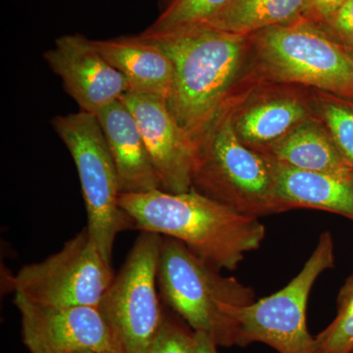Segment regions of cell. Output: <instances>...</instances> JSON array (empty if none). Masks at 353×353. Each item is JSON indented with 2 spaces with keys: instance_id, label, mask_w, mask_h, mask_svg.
Wrapping results in <instances>:
<instances>
[{
  "instance_id": "obj_1",
  "label": "cell",
  "mask_w": 353,
  "mask_h": 353,
  "mask_svg": "<svg viewBox=\"0 0 353 353\" xmlns=\"http://www.w3.org/2000/svg\"><path fill=\"white\" fill-rule=\"evenodd\" d=\"M119 203L134 227L180 241L219 270H236L266 236L259 218L239 212L194 188L182 194L163 190L122 194Z\"/></svg>"
},
{
  "instance_id": "obj_2",
  "label": "cell",
  "mask_w": 353,
  "mask_h": 353,
  "mask_svg": "<svg viewBox=\"0 0 353 353\" xmlns=\"http://www.w3.org/2000/svg\"><path fill=\"white\" fill-rule=\"evenodd\" d=\"M152 43L169 55L175 70L168 108L180 126L196 136L233 99L252 39L196 28Z\"/></svg>"
},
{
  "instance_id": "obj_3",
  "label": "cell",
  "mask_w": 353,
  "mask_h": 353,
  "mask_svg": "<svg viewBox=\"0 0 353 353\" xmlns=\"http://www.w3.org/2000/svg\"><path fill=\"white\" fill-rule=\"evenodd\" d=\"M236 99L194 136L192 188L253 217L285 212L276 196L270 158L245 145L234 130Z\"/></svg>"
},
{
  "instance_id": "obj_4",
  "label": "cell",
  "mask_w": 353,
  "mask_h": 353,
  "mask_svg": "<svg viewBox=\"0 0 353 353\" xmlns=\"http://www.w3.org/2000/svg\"><path fill=\"white\" fill-rule=\"evenodd\" d=\"M157 285L165 303L192 332L208 334L218 347L236 345L234 309L256 301L254 290L197 256L180 241L163 236Z\"/></svg>"
},
{
  "instance_id": "obj_5",
  "label": "cell",
  "mask_w": 353,
  "mask_h": 353,
  "mask_svg": "<svg viewBox=\"0 0 353 353\" xmlns=\"http://www.w3.org/2000/svg\"><path fill=\"white\" fill-rule=\"evenodd\" d=\"M252 48L272 80L353 97V57L319 26L299 17L252 34Z\"/></svg>"
},
{
  "instance_id": "obj_6",
  "label": "cell",
  "mask_w": 353,
  "mask_h": 353,
  "mask_svg": "<svg viewBox=\"0 0 353 353\" xmlns=\"http://www.w3.org/2000/svg\"><path fill=\"white\" fill-rule=\"evenodd\" d=\"M51 126L78 171L90 239L111 262L116 238L134 224L120 206L119 178L101 124L97 116L80 110L55 116Z\"/></svg>"
},
{
  "instance_id": "obj_7",
  "label": "cell",
  "mask_w": 353,
  "mask_h": 353,
  "mask_svg": "<svg viewBox=\"0 0 353 353\" xmlns=\"http://www.w3.org/2000/svg\"><path fill=\"white\" fill-rule=\"evenodd\" d=\"M162 241L163 236L143 232L97 306L119 353H150L161 328L157 273Z\"/></svg>"
},
{
  "instance_id": "obj_8",
  "label": "cell",
  "mask_w": 353,
  "mask_h": 353,
  "mask_svg": "<svg viewBox=\"0 0 353 353\" xmlns=\"http://www.w3.org/2000/svg\"><path fill=\"white\" fill-rule=\"evenodd\" d=\"M334 266L333 236L324 232L289 284L271 296L234 309L236 345L261 343L278 353H314V338L309 334L306 321L309 296L316 280Z\"/></svg>"
},
{
  "instance_id": "obj_9",
  "label": "cell",
  "mask_w": 353,
  "mask_h": 353,
  "mask_svg": "<svg viewBox=\"0 0 353 353\" xmlns=\"http://www.w3.org/2000/svg\"><path fill=\"white\" fill-rule=\"evenodd\" d=\"M114 277L110 262L102 256L85 227L59 252L23 266L12 284L15 292L41 305L97 307Z\"/></svg>"
},
{
  "instance_id": "obj_10",
  "label": "cell",
  "mask_w": 353,
  "mask_h": 353,
  "mask_svg": "<svg viewBox=\"0 0 353 353\" xmlns=\"http://www.w3.org/2000/svg\"><path fill=\"white\" fill-rule=\"evenodd\" d=\"M23 341L31 353H119L110 328L94 306L41 305L15 292Z\"/></svg>"
},
{
  "instance_id": "obj_11",
  "label": "cell",
  "mask_w": 353,
  "mask_h": 353,
  "mask_svg": "<svg viewBox=\"0 0 353 353\" xmlns=\"http://www.w3.org/2000/svg\"><path fill=\"white\" fill-rule=\"evenodd\" d=\"M122 101L137 121L162 190L171 194L189 192L196 152L194 137L176 122L166 99L128 92Z\"/></svg>"
},
{
  "instance_id": "obj_12",
  "label": "cell",
  "mask_w": 353,
  "mask_h": 353,
  "mask_svg": "<svg viewBox=\"0 0 353 353\" xmlns=\"http://www.w3.org/2000/svg\"><path fill=\"white\" fill-rule=\"evenodd\" d=\"M43 58L83 112L97 116L130 90L124 76L83 34L60 37Z\"/></svg>"
},
{
  "instance_id": "obj_13",
  "label": "cell",
  "mask_w": 353,
  "mask_h": 353,
  "mask_svg": "<svg viewBox=\"0 0 353 353\" xmlns=\"http://www.w3.org/2000/svg\"><path fill=\"white\" fill-rule=\"evenodd\" d=\"M97 118L117 170L121 194L162 190L137 121L124 101L106 106Z\"/></svg>"
},
{
  "instance_id": "obj_14",
  "label": "cell",
  "mask_w": 353,
  "mask_h": 353,
  "mask_svg": "<svg viewBox=\"0 0 353 353\" xmlns=\"http://www.w3.org/2000/svg\"><path fill=\"white\" fill-rule=\"evenodd\" d=\"M94 48L126 79L129 92L168 99L173 88V62L158 44L139 36L92 39Z\"/></svg>"
},
{
  "instance_id": "obj_15",
  "label": "cell",
  "mask_w": 353,
  "mask_h": 353,
  "mask_svg": "<svg viewBox=\"0 0 353 353\" xmlns=\"http://www.w3.org/2000/svg\"><path fill=\"white\" fill-rule=\"evenodd\" d=\"M271 161L276 196L285 211L320 209L353 222V178L301 170Z\"/></svg>"
},
{
  "instance_id": "obj_16",
  "label": "cell",
  "mask_w": 353,
  "mask_h": 353,
  "mask_svg": "<svg viewBox=\"0 0 353 353\" xmlns=\"http://www.w3.org/2000/svg\"><path fill=\"white\" fill-rule=\"evenodd\" d=\"M309 118L306 104L292 95L264 97L243 106L236 99L234 127L245 145L263 153Z\"/></svg>"
},
{
  "instance_id": "obj_17",
  "label": "cell",
  "mask_w": 353,
  "mask_h": 353,
  "mask_svg": "<svg viewBox=\"0 0 353 353\" xmlns=\"http://www.w3.org/2000/svg\"><path fill=\"white\" fill-rule=\"evenodd\" d=\"M263 154L301 170L353 178V169L339 152L327 129L311 118Z\"/></svg>"
},
{
  "instance_id": "obj_18",
  "label": "cell",
  "mask_w": 353,
  "mask_h": 353,
  "mask_svg": "<svg viewBox=\"0 0 353 353\" xmlns=\"http://www.w3.org/2000/svg\"><path fill=\"white\" fill-rule=\"evenodd\" d=\"M304 2L305 0H232L222 11L199 28L252 36L261 30L301 17Z\"/></svg>"
},
{
  "instance_id": "obj_19",
  "label": "cell",
  "mask_w": 353,
  "mask_h": 353,
  "mask_svg": "<svg viewBox=\"0 0 353 353\" xmlns=\"http://www.w3.org/2000/svg\"><path fill=\"white\" fill-rule=\"evenodd\" d=\"M232 0H169L152 25L139 34L146 41H158L190 31L208 22Z\"/></svg>"
},
{
  "instance_id": "obj_20",
  "label": "cell",
  "mask_w": 353,
  "mask_h": 353,
  "mask_svg": "<svg viewBox=\"0 0 353 353\" xmlns=\"http://www.w3.org/2000/svg\"><path fill=\"white\" fill-rule=\"evenodd\" d=\"M336 305L333 322L314 338V353L353 352V273L341 287Z\"/></svg>"
},
{
  "instance_id": "obj_21",
  "label": "cell",
  "mask_w": 353,
  "mask_h": 353,
  "mask_svg": "<svg viewBox=\"0 0 353 353\" xmlns=\"http://www.w3.org/2000/svg\"><path fill=\"white\" fill-rule=\"evenodd\" d=\"M318 109L334 145L353 169V108L323 99Z\"/></svg>"
},
{
  "instance_id": "obj_22",
  "label": "cell",
  "mask_w": 353,
  "mask_h": 353,
  "mask_svg": "<svg viewBox=\"0 0 353 353\" xmlns=\"http://www.w3.org/2000/svg\"><path fill=\"white\" fill-rule=\"evenodd\" d=\"M192 334L165 316L150 353H194Z\"/></svg>"
},
{
  "instance_id": "obj_23",
  "label": "cell",
  "mask_w": 353,
  "mask_h": 353,
  "mask_svg": "<svg viewBox=\"0 0 353 353\" xmlns=\"http://www.w3.org/2000/svg\"><path fill=\"white\" fill-rule=\"evenodd\" d=\"M318 26L348 50L353 43V0H345L328 19Z\"/></svg>"
},
{
  "instance_id": "obj_24",
  "label": "cell",
  "mask_w": 353,
  "mask_h": 353,
  "mask_svg": "<svg viewBox=\"0 0 353 353\" xmlns=\"http://www.w3.org/2000/svg\"><path fill=\"white\" fill-rule=\"evenodd\" d=\"M345 0H305L301 17L321 25Z\"/></svg>"
},
{
  "instance_id": "obj_25",
  "label": "cell",
  "mask_w": 353,
  "mask_h": 353,
  "mask_svg": "<svg viewBox=\"0 0 353 353\" xmlns=\"http://www.w3.org/2000/svg\"><path fill=\"white\" fill-rule=\"evenodd\" d=\"M194 353H218V345L208 334L192 332Z\"/></svg>"
},
{
  "instance_id": "obj_26",
  "label": "cell",
  "mask_w": 353,
  "mask_h": 353,
  "mask_svg": "<svg viewBox=\"0 0 353 353\" xmlns=\"http://www.w3.org/2000/svg\"><path fill=\"white\" fill-rule=\"evenodd\" d=\"M348 50V52H350V54H352V57H353V43H352V46H350V48H348V50Z\"/></svg>"
},
{
  "instance_id": "obj_27",
  "label": "cell",
  "mask_w": 353,
  "mask_h": 353,
  "mask_svg": "<svg viewBox=\"0 0 353 353\" xmlns=\"http://www.w3.org/2000/svg\"><path fill=\"white\" fill-rule=\"evenodd\" d=\"M83 353H115V352H83Z\"/></svg>"
},
{
  "instance_id": "obj_28",
  "label": "cell",
  "mask_w": 353,
  "mask_h": 353,
  "mask_svg": "<svg viewBox=\"0 0 353 353\" xmlns=\"http://www.w3.org/2000/svg\"><path fill=\"white\" fill-rule=\"evenodd\" d=\"M164 1H167V2H168V1H169V0H164Z\"/></svg>"
},
{
  "instance_id": "obj_29",
  "label": "cell",
  "mask_w": 353,
  "mask_h": 353,
  "mask_svg": "<svg viewBox=\"0 0 353 353\" xmlns=\"http://www.w3.org/2000/svg\"><path fill=\"white\" fill-rule=\"evenodd\" d=\"M352 353H353V352Z\"/></svg>"
}]
</instances>
